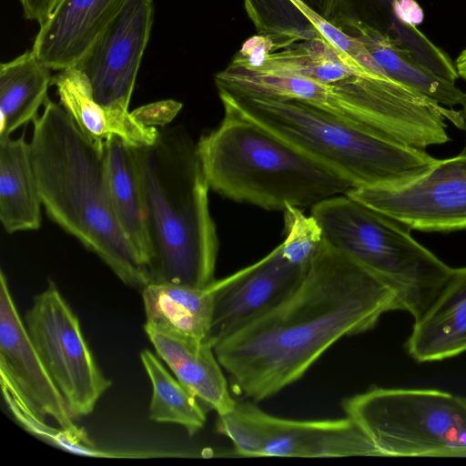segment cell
Returning a JSON list of instances; mask_svg holds the SVG:
<instances>
[{
    "instance_id": "1",
    "label": "cell",
    "mask_w": 466,
    "mask_h": 466,
    "mask_svg": "<svg viewBox=\"0 0 466 466\" xmlns=\"http://www.w3.org/2000/svg\"><path fill=\"white\" fill-rule=\"evenodd\" d=\"M400 310L392 292L323 239L298 286L214 345L236 393L258 402L300 380L344 337Z\"/></svg>"
},
{
    "instance_id": "2",
    "label": "cell",
    "mask_w": 466,
    "mask_h": 466,
    "mask_svg": "<svg viewBox=\"0 0 466 466\" xmlns=\"http://www.w3.org/2000/svg\"><path fill=\"white\" fill-rule=\"evenodd\" d=\"M33 121L31 157L47 216L94 252L125 284L142 290L152 283L115 216L107 184L104 142L86 137L67 112L49 99Z\"/></svg>"
},
{
    "instance_id": "3",
    "label": "cell",
    "mask_w": 466,
    "mask_h": 466,
    "mask_svg": "<svg viewBox=\"0 0 466 466\" xmlns=\"http://www.w3.org/2000/svg\"><path fill=\"white\" fill-rule=\"evenodd\" d=\"M152 249V283L206 288L215 280L218 238L197 142L182 125L152 146L132 147Z\"/></svg>"
},
{
    "instance_id": "4",
    "label": "cell",
    "mask_w": 466,
    "mask_h": 466,
    "mask_svg": "<svg viewBox=\"0 0 466 466\" xmlns=\"http://www.w3.org/2000/svg\"><path fill=\"white\" fill-rule=\"evenodd\" d=\"M216 86L297 100L358 127L426 149L450 141L445 120L463 127L461 111L358 65L341 64L318 79L264 74L229 63Z\"/></svg>"
},
{
    "instance_id": "5",
    "label": "cell",
    "mask_w": 466,
    "mask_h": 466,
    "mask_svg": "<svg viewBox=\"0 0 466 466\" xmlns=\"http://www.w3.org/2000/svg\"><path fill=\"white\" fill-rule=\"evenodd\" d=\"M217 89L224 112L257 124L349 180L353 187L410 179L437 159L424 149L362 129L297 100L221 86Z\"/></svg>"
},
{
    "instance_id": "6",
    "label": "cell",
    "mask_w": 466,
    "mask_h": 466,
    "mask_svg": "<svg viewBox=\"0 0 466 466\" xmlns=\"http://www.w3.org/2000/svg\"><path fill=\"white\" fill-rule=\"evenodd\" d=\"M210 189L266 210L312 207L353 185L257 124L225 112L197 142Z\"/></svg>"
},
{
    "instance_id": "7",
    "label": "cell",
    "mask_w": 466,
    "mask_h": 466,
    "mask_svg": "<svg viewBox=\"0 0 466 466\" xmlns=\"http://www.w3.org/2000/svg\"><path fill=\"white\" fill-rule=\"evenodd\" d=\"M323 239L386 286L400 310L418 319L453 268L418 242L410 229L347 194L311 207Z\"/></svg>"
},
{
    "instance_id": "8",
    "label": "cell",
    "mask_w": 466,
    "mask_h": 466,
    "mask_svg": "<svg viewBox=\"0 0 466 466\" xmlns=\"http://www.w3.org/2000/svg\"><path fill=\"white\" fill-rule=\"evenodd\" d=\"M380 456L466 457V397L373 387L342 400Z\"/></svg>"
},
{
    "instance_id": "9",
    "label": "cell",
    "mask_w": 466,
    "mask_h": 466,
    "mask_svg": "<svg viewBox=\"0 0 466 466\" xmlns=\"http://www.w3.org/2000/svg\"><path fill=\"white\" fill-rule=\"evenodd\" d=\"M217 430L246 457L330 458L380 456L350 418L293 420L269 414L254 402L236 403L218 416Z\"/></svg>"
},
{
    "instance_id": "10",
    "label": "cell",
    "mask_w": 466,
    "mask_h": 466,
    "mask_svg": "<svg viewBox=\"0 0 466 466\" xmlns=\"http://www.w3.org/2000/svg\"><path fill=\"white\" fill-rule=\"evenodd\" d=\"M0 375L3 394L14 399L35 420L28 431L68 450L73 439L94 447L75 422L66 401L39 358L0 274Z\"/></svg>"
},
{
    "instance_id": "11",
    "label": "cell",
    "mask_w": 466,
    "mask_h": 466,
    "mask_svg": "<svg viewBox=\"0 0 466 466\" xmlns=\"http://www.w3.org/2000/svg\"><path fill=\"white\" fill-rule=\"evenodd\" d=\"M24 322L72 418L90 414L111 381L98 368L78 318L53 281L35 297Z\"/></svg>"
},
{
    "instance_id": "12",
    "label": "cell",
    "mask_w": 466,
    "mask_h": 466,
    "mask_svg": "<svg viewBox=\"0 0 466 466\" xmlns=\"http://www.w3.org/2000/svg\"><path fill=\"white\" fill-rule=\"evenodd\" d=\"M348 196L410 229L452 232L466 229V152L436 161L410 179L358 187Z\"/></svg>"
},
{
    "instance_id": "13",
    "label": "cell",
    "mask_w": 466,
    "mask_h": 466,
    "mask_svg": "<svg viewBox=\"0 0 466 466\" xmlns=\"http://www.w3.org/2000/svg\"><path fill=\"white\" fill-rule=\"evenodd\" d=\"M153 14V0H126L75 65L99 104L128 109Z\"/></svg>"
},
{
    "instance_id": "14",
    "label": "cell",
    "mask_w": 466,
    "mask_h": 466,
    "mask_svg": "<svg viewBox=\"0 0 466 466\" xmlns=\"http://www.w3.org/2000/svg\"><path fill=\"white\" fill-rule=\"evenodd\" d=\"M308 267L289 261L279 244L256 263L215 279L209 285L213 309L208 340L213 347L285 299Z\"/></svg>"
},
{
    "instance_id": "15",
    "label": "cell",
    "mask_w": 466,
    "mask_h": 466,
    "mask_svg": "<svg viewBox=\"0 0 466 466\" xmlns=\"http://www.w3.org/2000/svg\"><path fill=\"white\" fill-rule=\"evenodd\" d=\"M126 0H59L32 50L52 70L75 66Z\"/></svg>"
},
{
    "instance_id": "16",
    "label": "cell",
    "mask_w": 466,
    "mask_h": 466,
    "mask_svg": "<svg viewBox=\"0 0 466 466\" xmlns=\"http://www.w3.org/2000/svg\"><path fill=\"white\" fill-rule=\"evenodd\" d=\"M144 328L157 356L205 409L221 416L235 407L237 401L208 340Z\"/></svg>"
},
{
    "instance_id": "17",
    "label": "cell",
    "mask_w": 466,
    "mask_h": 466,
    "mask_svg": "<svg viewBox=\"0 0 466 466\" xmlns=\"http://www.w3.org/2000/svg\"><path fill=\"white\" fill-rule=\"evenodd\" d=\"M265 47L278 50L300 40L323 38L358 60L368 69H380L371 55L356 38L329 21L307 11L298 0H244Z\"/></svg>"
},
{
    "instance_id": "18",
    "label": "cell",
    "mask_w": 466,
    "mask_h": 466,
    "mask_svg": "<svg viewBox=\"0 0 466 466\" xmlns=\"http://www.w3.org/2000/svg\"><path fill=\"white\" fill-rule=\"evenodd\" d=\"M60 105L81 132L94 142L112 136L132 147H148L157 141L159 130L137 122L126 108L106 106L94 97L87 76L76 66L59 70L52 78Z\"/></svg>"
},
{
    "instance_id": "19",
    "label": "cell",
    "mask_w": 466,
    "mask_h": 466,
    "mask_svg": "<svg viewBox=\"0 0 466 466\" xmlns=\"http://www.w3.org/2000/svg\"><path fill=\"white\" fill-rule=\"evenodd\" d=\"M418 362L440 361L466 352V266L452 273L405 343Z\"/></svg>"
},
{
    "instance_id": "20",
    "label": "cell",
    "mask_w": 466,
    "mask_h": 466,
    "mask_svg": "<svg viewBox=\"0 0 466 466\" xmlns=\"http://www.w3.org/2000/svg\"><path fill=\"white\" fill-rule=\"evenodd\" d=\"M394 2L335 0L329 22L349 36L362 27L375 30L436 75L448 76L453 68L452 60L417 26L400 21L395 15Z\"/></svg>"
},
{
    "instance_id": "21",
    "label": "cell",
    "mask_w": 466,
    "mask_h": 466,
    "mask_svg": "<svg viewBox=\"0 0 466 466\" xmlns=\"http://www.w3.org/2000/svg\"><path fill=\"white\" fill-rule=\"evenodd\" d=\"M104 153L110 199L117 223L151 275L152 249L132 147L112 136L104 141Z\"/></svg>"
},
{
    "instance_id": "22",
    "label": "cell",
    "mask_w": 466,
    "mask_h": 466,
    "mask_svg": "<svg viewBox=\"0 0 466 466\" xmlns=\"http://www.w3.org/2000/svg\"><path fill=\"white\" fill-rule=\"evenodd\" d=\"M41 198L30 143L24 136L0 139V221L7 233L37 230Z\"/></svg>"
},
{
    "instance_id": "23",
    "label": "cell",
    "mask_w": 466,
    "mask_h": 466,
    "mask_svg": "<svg viewBox=\"0 0 466 466\" xmlns=\"http://www.w3.org/2000/svg\"><path fill=\"white\" fill-rule=\"evenodd\" d=\"M209 285L206 288L168 283L147 285L141 290L147 319L145 325L208 340L213 309Z\"/></svg>"
},
{
    "instance_id": "24",
    "label": "cell",
    "mask_w": 466,
    "mask_h": 466,
    "mask_svg": "<svg viewBox=\"0 0 466 466\" xmlns=\"http://www.w3.org/2000/svg\"><path fill=\"white\" fill-rule=\"evenodd\" d=\"M51 68L27 50L0 66V139L33 122L52 85Z\"/></svg>"
},
{
    "instance_id": "25",
    "label": "cell",
    "mask_w": 466,
    "mask_h": 466,
    "mask_svg": "<svg viewBox=\"0 0 466 466\" xmlns=\"http://www.w3.org/2000/svg\"><path fill=\"white\" fill-rule=\"evenodd\" d=\"M371 55L390 79L425 96L441 106H462L466 93L454 82L446 80L407 52L396 46L388 37L370 28H359L351 35Z\"/></svg>"
},
{
    "instance_id": "26",
    "label": "cell",
    "mask_w": 466,
    "mask_h": 466,
    "mask_svg": "<svg viewBox=\"0 0 466 466\" xmlns=\"http://www.w3.org/2000/svg\"><path fill=\"white\" fill-rule=\"evenodd\" d=\"M140 359L152 385L150 419L178 424L190 435L200 431L207 420L202 404L177 378L171 376L149 350H144Z\"/></svg>"
},
{
    "instance_id": "27",
    "label": "cell",
    "mask_w": 466,
    "mask_h": 466,
    "mask_svg": "<svg viewBox=\"0 0 466 466\" xmlns=\"http://www.w3.org/2000/svg\"><path fill=\"white\" fill-rule=\"evenodd\" d=\"M284 241L282 254L290 262L308 267L323 241L321 228L310 214L288 205L283 210Z\"/></svg>"
},
{
    "instance_id": "28",
    "label": "cell",
    "mask_w": 466,
    "mask_h": 466,
    "mask_svg": "<svg viewBox=\"0 0 466 466\" xmlns=\"http://www.w3.org/2000/svg\"><path fill=\"white\" fill-rule=\"evenodd\" d=\"M182 106L178 101L166 99L141 106L131 111V115L144 126L164 127L177 116Z\"/></svg>"
},
{
    "instance_id": "29",
    "label": "cell",
    "mask_w": 466,
    "mask_h": 466,
    "mask_svg": "<svg viewBox=\"0 0 466 466\" xmlns=\"http://www.w3.org/2000/svg\"><path fill=\"white\" fill-rule=\"evenodd\" d=\"M59 0H20L24 16L43 25L53 13Z\"/></svg>"
},
{
    "instance_id": "30",
    "label": "cell",
    "mask_w": 466,
    "mask_h": 466,
    "mask_svg": "<svg viewBox=\"0 0 466 466\" xmlns=\"http://www.w3.org/2000/svg\"><path fill=\"white\" fill-rule=\"evenodd\" d=\"M394 11L400 21L414 26L424 18L423 10L415 0H395Z\"/></svg>"
},
{
    "instance_id": "31",
    "label": "cell",
    "mask_w": 466,
    "mask_h": 466,
    "mask_svg": "<svg viewBox=\"0 0 466 466\" xmlns=\"http://www.w3.org/2000/svg\"><path fill=\"white\" fill-rule=\"evenodd\" d=\"M309 13L329 21L332 13L335 0H298Z\"/></svg>"
},
{
    "instance_id": "32",
    "label": "cell",
    "mask_w": 466,
    "mask_h": 466,
    "mask_svg": "<svg viewBox=\"0 0 466 466\" xmlns=\"http://www.w3.org/2000/svg\"><path fill=\"white\" fill-rule=\"evenodd\" d=\"M455 67L458 72L459 77L466 81V47L461 51L459 56L456 58Z\"/></svg>"
},
{
    "instance_id": "33",
    "label": "cell",
    "mask_w": 466,
    "mask_h": 466,
    "mask_svg": "<svg viewBox=\"0 0 466 466\" xmlns=\"http://www.w3.org/2000/svg\"><path fill=\"white\" fill-rule=\"evenodd\" d=\"M462 116H463V120H464V124H463V129L465 131V134H466V98H465V101L462 105Z\"/></svg>"
}]
</instances>
